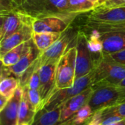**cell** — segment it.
I'll use <instances>...</instances> for the list:
<instances>
[{
	"label": "cell",
	"instance_id": "obj_20",
	"mask_svg": "<svg viewBox=\"0 0 125 125\" xmlns=\"http://www.w3.org/2000/svg\"><path fill=\"white\" fill-rule=\"evenodd\" d=\"M67 4L70 13L81 15L99 7L101 4V0H67Z\"/></svg>",
	"mask_w": 125,
	"mask_h": 125
},
{
	"label": "cell",
	"instance_id": "obj_28",
	"mask_svg": "<svg viewBox=\"0 0 125 125\" xmlns=\"http://www.w3.org/2000/svg\"><path fill=\"white\" fill-rule=\"evenodd\" d=\"M125 7V0H101V4L99 7L111 8Z\"/></svg>",
	"mask_w": 125,
	"mask_h": 125
},
{
	"label": "cell",
	"instance_id": "obj_23",
	"mask_svg": "<svg viewBox=\"0 0 125 125\" xmlns=\"http://www.w3.org/2000/svg\"><path fill=\"white\" fill-rule=\"evenodd\" d=\"M94 112L87 103L83 105L75 114H74L70 119L75 125H85L91 119Z\"/></svg>",
	"mask_w": 125,
	"mask_h": 125
},
{
	"label": "cell",
	"instance_id": "obj_33",
	"mask_svg": "<svg viewBox=\"0 0 125 125\" xmlns=\"http://www.w3.org/2000/svg\"><path fill=\"white\" fill-rule=\"evenodd\" d=\"M116 125H125V120H122V121L118 122Z\"/></svg>",
	"mask_w": 125,
	"mask_h": 125
},
{
	"label": "cell",
	"instance_id": "obj_10",
	"mask_svg": "<svg viewBox=\"0 0 125 125\" xmlns=\"http://www.w3.org/2000/svg\"><path fill=\"white\" fill-rule=\"evenodd\" d=\"M0 41L12 34L24 24L31 23L33 19L18 9L11 12L0 13Z\"/></svg>",
	"mask_w": 125,
	"mask_h": 125
},
{
	"label": "cell",
	"instance_id": "obj_17",
	"mask_svg": "<svg viewBox=\"0 0 125 125\" xmlns=\"http://www.w3.org/2000/svg\"><path fill=\"white\" fill-rule=\"evenodd\" d=\"M33 44L34 42L32 39H31L30 40H28L9 51L7 53L0 56L1 64L5 67H11L15 65L29 51Z\"/></svg>",
	"mask_w": 125,
	"mask_h": 125
},
{
	"label": "cell",
	"instance_id": "obj_27",
	"mask_svg": "<svg viewBox=\"0 0 125 125\" xmlns=\"http://www.w3.org/2000/svg\"><path fill=\"white\" fill-rule=\"evenodd\" d=\"M18 7L19 5L13 0H0V13L13 11Z\"/></svg>",
	"mask_w": 125,
	"mask_h": 125
},
{
	"label": "cell",
	"instance_id": "obj_34",
	"mask_svg": "<svg viewBox=\"0 0 125 125\" xmlns=\"http://www.w3.org/2000/svg\"><path fill=\"white\" fill-rule=\"evenodd\" d=\"M27 125V124H21V125Z\"/></svg>",
	"mask_w": 125,
	"mask_h": 125
},
{
	"label": "cell",
	"instance_id": "obj_22",
	"mask_svg": "<svg viewBox=\"0 0 125 125\" xmlns=\"http://www.w3.org/2000/svg\"><path fill=\"white\" fill-rule=\"evenodd\" d=\"M19 86V81L15 76L12 75L2 78L0 82V94L10 100Z\"/></svg>",
	"mask_w": 125,
	"mask_h": 125
},
{
	"label": "cell",
	"instance_id": "obj_13",
	"mask_svg": "<svg viewBox=\"0 0 125 125\" xmlns=\"http://www.w3.org/2000/svg\"><path fill=\"white\" fill-rule=\"evenodd\" d=\"M94 92L92 86L85 89L81 93L70 98L62 105L60 122H64L75 114L83 105L88 103Z\"/></svg>",
	"mask_w": 125,
	"mask_h": 125
},
{
	"label": "cell",
	"instance_id": "obj_19",
	"mask_svg": "<svg viewBox=\"0 0 125 125\" xmlns=\"http://www.w3.org/2000/svg\"><path fill=\"white\" fill-rule=\"evenodd\" d=\"M23 92L18 112V125L27 124L31 125L36 112L29 100L26 87H23Z\"/></svg>",
	"mask_w": 125,
	"mask_h": 125
},
{
	"label": "cell",
	"instance_id": "obj_2",
	"mask_svg": "<svg viewBox=\"0 0 125 125\" xmlns=\"http://www.w3.org/2000/svg\"><path fill=\"white\" fill-rule=\"evenodd\" d=\"M92 87L102 85L118 86L125 78V66L103 55L94 61Z\"/></svg>",
	"mask_w": 125,
	"mask_h": 125
},
{
	"label": "cell",
	"instance_id": "obj_7",
	"mask_svg": "<svg viewBox=\"0 0 125 125\" xmlns=\"http://www.w3.org/2000/svg\"><path fill=\"white\" fill-rule=\"evenodd\" d=\"M93 82V72L81 77L75 81L74 85L72 87L56 89L51 97L45 105L43 108L47 110H52L64 104L70 98L81 93L85 89L92 86Z\"/></svg>",
	"mask_w": 125,
	"mask_h": 125
},
{
	"label": "cell",
	"instance_id": "obj_21",
	"mask_svg": "<svg viewBox=\"0 0 125 125\" xmlns=\"http://www.w3.org/2000/svg\"><path fill=\"white\" fill-rule=\"evenodd\" d=\"M62 33L60 34L52 32L33 33L32 40L37 48L42 52L52 45L62 36Z\"/></svg>",
	"mask_w": 125,
	"mask_h": 125
},
{
	"label": "cell",
	"instance_id": "obj_14",
	"mask_svg": "<svg viewBox=\"0 0 125 125\" xmlns=\"http://www.w3.org/2000/svg\"><path fill=\"white\" fill-rule=\"evenodd\" d=\"M23 89L19 86L0 113V125H18V112Z\"/></svg>",
	"mask_w": 125,
	"mask_h": 125
},
{
	"label": "cell",
	"instance_id": "obj_1",
	"mask_svg": "<svg viewBox=\"0 0 125 125\" xmlns=\"http://www.w3.org/2000/svg\"><path fill=\"white\" fill-rule=\"evenodd\" d=\"M81 29L91 34H103L125 29V7L102 8L96 7L86 15Z\"/></svg>",
	"mask_w": 125,
	"mask_h": 125
},
{
	"label": "cell",
	"instance_id": "obj_26",
	"mask_svg": "<svg viewBox=\"0 0 125 125\" xmlns=\"http://www.w3.org/2000/svg\"><path fill=\"white\" fill-rule=\"evenodd\" d=\"M40 64L36 68V70L33 73L31 77L30 78L29 83L26 86L27 88L31 89H40Z\"/></svg>",
	"mask_w": 125,
	"mask_h": 125
},
{
	"label": "cell",
	"instance_id": "obj_25",
	"mask_svg": "<svg viewBox=\"0 0 125 125\" xmlns=\"http://www.w3.org/2000/svg\"><path fill=\"white\" fill-rule=\"evenodd\" d=\"M25 87H26V86H25ZM26 89H27L29 100H30L35 112L37 113L40 110L43 108V107H44L39 89H31L27 87H26Z\"/></svg>",
	"mask_w": 125,
	"mask_h": 125
},
{
	"label": "cell",
	"instance_id": "obj_12",
	"mask_svg": "<svg viewBox=\"0 0 125 125\" xmlns=\"http://www.w3.org/2000/svg\"><path fill=\"white\" fill-rule=\"evenodd\" d=\"M95 34L101 42L103 55H109L125 50V29Z\"/></svg>",
	"mask_w": 125,
	"mask_h": 125
},
{
	"label": "cell",
	"instance_id": "obj_6",
	"mask_svg": "<svg viewBox=\"0 0 125 125\" xmlns=\"http://www.w3.org/2000/svg\"><path fill=\"white\" fill-rule=\"evenodd\" d=\"M77 50L75 81L89 74L94 69V57L88 44V36L82 30H78L75 41Z\"/></svg>",
	"mask_w": 125,
	"mask_h": 125
},
{
	"label": "cell",
	"instance_id": "obj_29",
	"mask_svg": "<svg viewBox=\"0 0 125 125\" xmlns=\"http://www.w3.org/2000/svg\"><path fill=\"white\" fill-rule=\"evenodd\" d=\"M114 62L125 66V50L119 51L118 53L108 55Z\"/></svg>",
	"mask_w": 125,
	"mask_h": 125
},
{
	"label": "cell",
	"instance_id": "obj_9",
	"mask_svg": "<svg viewBox=\"0 0 125 125\" xmlns=\"http://www.w3.org/2000/svg\"><path fill=\"white\" fill-rule=\"evenodd\" d=\"M78 34V31H74L70 27L62 33V36L48 48L40 52L39 57L40 65L48 62H59L61 57L69 49L68 47L73 41H75Z\"/></svg>",
	"mask_w": 125,
	"mask_h": 125
},
{
	"label": "cell",
	"instance_id": "obj_8",
	"mask_svg": "<svg viewBox=\"0 0 125 125\" xmlns=\"http://www.w3.org/2000/svg\"><path fill=\"white\" fill-rule=\"evenodd\" d=\"M78 15V14H71L34 19L32 22L33 31L34 33L52 32L62 34L71 27L74 20Z\"/></svg>",
	"mask_w": 125,
	"mask_h": 125
},
{
	"label": "cell",
	"instance_id": "obj_3",
	"mask_svg": "<svg viewBox=\"0 0 125 125\" xmlns=\"http://www.w3.org/2000/svg\"><path fill=\"white\" fill-rule=\"evenodd\" d=\"M18 9L33 20L76 14L69 12L67 0H23Z\"/></svg>",
	"mask_w": 125,
	"mask_h": 125
},
{
	"label": "cell",
	"instance_id": "obj_31",
	"mask_svg": "<svg viewBox=\"0 0 125 125\" xmlns=\"http://www.w3.org/2000/svg\"><path fill=\"white\" fill-rule=\"evenodd\" d=\"M118 86H120V87H122V88H125V78L123 81H122V82Z\"/></svg>",
	"mask_w": 125,
	"mask_h": 125
},
{
	"label": "cell",
	"instance_id": "obj_30",
	"mask_svg": "<svg viewBox=\"0 0 125 125\" xmlns=\"http://www.w3.org/2000/svg\"><path fill=\"white\" fill-rule=\"evenodd\" d=\"M9 100H8L5 97H4V96L0 94V111H1L5 107V105L7 104Z\"/></svg>",
	"mask_w": 125,
	"mask_h": 125
},
{
	"label": "cell",
	"instance_id": "obj_5",
	"mask_svg": "<svg viewBox=\"0 0 125 125\" xmlns=\"http://www.w3.org/2000/svg\"><path fill=\"white\" fill-rule=\"evenodd\" d=\"M76 47L72 46L59 59L56 73V85L57 89L72 87L75 83Z\"/></svg>",
	"mask_w": 125,
	"mask_h": 125
},
{
	"label": "cell",
	"instance_id": "obj_16",
	"mask_svg": "<svg viewBox=\"0 0 125 125\" xmlns=\"http://www.w3.org/2000/svg\"><path fill=\"white\" fill-rule=\"evenodd\" d=\"M40 52L41 51L34 43L29 51L20 59L17 64L11 67H7L9 70L14 76L18 78L39 59Z\"/></svg>",
	"mask_w": 125,
	"mask_h": 125
},
{
	"label": "cell",
	"instance_id": "obj_4",
	"mask_svg": "<svg viewBox=\"0 0 125 125\" xmlns=\"http://www.w3.org/2000/svg\"><path fill=\"white\" fill-rule=\"evenodd\" d=\"M93 89V94L88 102L93 112L125 102V88L102 85Z\"/></svg>",
	"mask_w": 125,
	"mask_h": 125
},
{
	"label": "cell",
	"instance_id": "obj_11",
	"mask_svg": "<svg viewBox=\"0 0 125 125\" xmlns=\"http://www.w3.org/2000/svg\"><path fill=\"white\" fill-rule=\"evenodd\" d=\"M58 62H48L40 65V85L39 92L44 106L57 89L56 85V73Z\"/></svg>",
	"mask_w": 125,
	"mask_h": 125
},
{
	"label": "cell",
	"instance_id": "obj_18",
	"mask_svg": "<svg viewBox=\"0 0 125 125\" xmlns=\"http://www.w3.org/2000/svg\"><path fill=\"white\" fill-rule=\"evenodd\" d=\"M62 105L52 109L42 108L36 113L31 125H57L60 122Z\"/></svg>",
	"mask_w": 125,
	"mask_h": 125
},
{
	"label": "cell",
	"instance_id": "obj_24",
	"mask_svg": "<svg viewBox=\"0 0 125 125\" xmlns=\"http://www.w3.org/2000/svg\"><path fill=\"white\" fill-rule=\"evenodd\" d=\"M100 111L102 114L103 121L105 119L111 116L119 117L122 119L125 120V102L101 109Z\"/></svg>",
	"mask_w": 125,
	"mask_h": 125
},
{
	"label": "cell",
	"instance_id": "obj_15",
	"mask_svg": "<svg viewBox=\"0 0 125 125\" xmlns=\"http://www.w3.org/2000/svg\"><path fill=\"white\" fill-rule=\"evenodd\" d=\"M33 33L32 24L26 23L12 34L0 41V56L18 45L32 39Z\"/></svg>",
	"mask_w": 125,
	"mask_h": 125
},
{
	"label": "cell",
	"instance_id": "obj_32",
	"mask_svg": "<svg viewBox=\"0 0 125 125\" xmlns=\"http://www.w3.org/2000/svg\"><path fill=\"white\" fill-rule=\"evenodd\" d=\"M13 1H15V2L19 5V6H20V5L22 4V2L23 1V0H13Z\"/></svg>",
	"mask_w": 125,
	"mask_h": 125
}]
</instances>
